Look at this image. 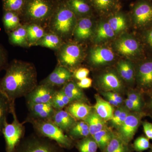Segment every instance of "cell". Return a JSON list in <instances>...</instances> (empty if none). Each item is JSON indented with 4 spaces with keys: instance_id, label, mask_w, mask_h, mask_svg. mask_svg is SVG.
I'll list each match as a JSON object with an SVG mask.
<instances>
[{
    "instance_id": "obj_52",
    "label": "cell",
    "mask_w": 152,
    "mask_h": 152,
    "mask_svg": "<svg viewBox=\"0 0 152 152\" xmlns=\"http://www.w3.org/2000/svg\"><path fill=\"white\" fill-rule=\"evenodd\" d=\"M146 40L148 43L152 48V28L147 33Z\"/></svg>"
},
{
    "instance_id": "obj_23",
    "label": "cell",
    "mask_w": 152,
    "mask_h": 152,
    "mask_svg": "<svg viewBox=\"0 0 152 152\" xmlns=\"http://www.w3.org/2000/svg\"><path fill=\"white\" fill-rule=\"evenodd\" d=\"M9 41L14 45L29 47L28 42L26 25H20L15 29L9 33Z\"/></svg>"
},
{
    "instance_id": "obj_25",
    "label": "cell",
    "mask_w": 152,
    "mask_h": 152,
    "mask_svg": "<svg viewBox=\"0 0 152 152\" xmlns=\"http://www.w3.org/2000/svg\"><path fill=\"white\" fill-rule=\"evenodd\" d=\"M63 45L62 39L56 34L51 31L46 33L45 35L34 46H40L58 50Z\"/></svg>"
},
{
    "instance_id": "obj_8",
    "label": "cell",
    "mask_w": 152,
    "mask_h": 152,
    "mask_svg": "<svg viewBox=\"0 0 152 152\" xmlns=\"http://www.w3.org/2000/svg\"><path fill=\"white\" fill-rule=\"evenodd\" d=\"M57 90L54 87L44 84L37 85L26 96L28 105L51 102Z\"/></svg>"
},
{
    "instance_id": "obj_12",
    "label": "cell",
    "mask_w": 152,
    "mask_h": 152,
    "mask_svg": "<svg viewBox=\"0 0 152 152\" xmlns=\"http://www.w3.org/2000/svg\"><path fill=\"white\" fill-rule=\"evenodd\" d=\"M138 84L141 89L150 91L152 88V60L139 66L137 75Z\"/></svg>"
},
{
    "instance_id": "obj_32",
    "label": "cell",
    "mask_w": 152,
    "mask_h": 152,
    "mask_svg": "<svg viewBox=\"0 0 152 152\" xmlns=\"http://www.w3.org/2000/svg\"><path fill=\"white\" fill-rule=\"evenodd\" d=\"M118 71L121 77L125 80L132 82L134 77V67L130 62L122 61L118 64Z\"/></svg>"
},
{
    "instance_id": "obj_37",
    "label": "cell",
    "mask_w": 152,
    "mask_h": 152,
    "mask_svg": "<svg viewBox=\"0 0 152 152\" xmlns=\"http://www.w3.org/2000/svg\"><path fill=\"white\" fill-rule=\"evenodd\" d=\"M98 146L94 139L87 137L79 142L77 145L80 152H96Z\"/></svg>"
},
{
    "instance_id": "obj_17",
    "label": "cell",
    "mask_w": 152,
    "mask_h": 152,
    "mask_svg": "<svg viewBox=\"0 0 152 152\" xmlns=\"http://www.w3.org/2000/svg\"><path fill=\"white\" fill-rule=\"evenodd\" d=\"M51 121L64 132L69 131L77 123L75 118L63 110H56Z\"/></svg>"
},
{
    "instance_id": "obj_22",
    "label": "cell",
    "mask_w": 152,
    "mask_h": 152,
    "mask_svg": "<svg viewBox=\"0 0 152 152\" xmlns=\"http://www.w3.org/2000/svg\"><path fill=\"white\" fill-rule=\"evenodd\" d=\"M66 1L77 17H87L91 12L92 7L88 0H66Z\"/></svg>"
},
{
    "instance_id": "obj_26",
    "label": "cell",
    "mask_w": 152,
    "mask_h": 152,
    "mask_svg": "<svg viewBox=\"0 0 152 152\" xmlns=\"http://www.w3.org/2000/svg\"><path fill=\"white\" fill-rule=\"evenodd\" d=\"M26 25L29 46L35 45L45 35L46 32L40 25L34 23Z\"/></svg>"
},
{
    "instance_id": "obj_13",
    "label": "cell",
    "mask_w": 152,
    "mask_h": 152,
    "mask_svg": "<svg viewBox=\"0 0 152 152\" xmlns=\"http://www.w3.org/2000/svg\"><path fill=\"white\" fill-rule=\"evenodd\" d=\"M29 110V117L43 120H51L56 110L51 103L28 105Z\"/></svg>"
},
{
    "instance_id": "obj_34",
    "label": "cell",
    "mask_w": 152,
    "mask_h": 152,
    "mask_svg": "<svg viewBox=\"0 0 152 152\" xmlns=\"http://www.w3.org/2000/svg\"><path fill=\"white\" fill-rule=\"evenodd\" d=\"M73 137H87L90 134L88 124L84 121L77 122L69 131Z\"/></svg>"
},
{
    "instance_id": "obj_11",
    "label": "cell",
    "mask_w": 152,
    "mask_h": 152,
    "mask_svg": "<svg viewBox=\"0 0 152 152\" xmlns=\"http://www.w3.org/2000/svg\"><path fill=\"white\" fill-rule=\"evenodd\" d=\"M14 152H58L57 148L48 142L36 138L29 139Z\"/></svg>"
},
{
    "instance_id": "obj_2",
    "label": "cell",
    "mask_w": 152,
    "mask_h": 152,
    "mask_svg": "<svg viewBox=\"0 0 152 152\" xmlns=\"http://www.w3.org/2000/svg\"><path fill=\"white\" fill-rule=\"evenodd\" d=\"M59 2L54 0H26L20 17L29 24L42 26L49 23Z\"/></svg>"
},
{
    "instance_id": "obj_38",
    "label": "cell",
    "mask_w": 152,
    "mask_h": 152,
    "mask_svg": "<svg viewBox=\"0 0 152 152\" xmlns=\"http://www.w3.org/2000/svg\"><path fill=\"white\" fill-rule=\"evenodd\" d=\"M135 150L137 152H142L151 148V145L150 140L146 136H142L136 139L134 143Z\"/></svg>"
},
{
    "instance_id": "obj_6",
    "label": "cell",
    "mask_w": 152,
    "mask_h": 152,
    "mask_svg": "<svg viewBox=\"0 0 152 152\" xmlns=\"http://www.w3.org/2000/svg\"><path fill=\"white\" fill-rule=\"evenodd\" d=\"M58 50V60L60 65L68 69L77 65L83 58V50L81 47L77 44L63 45Z\"/></svg>"
},
{
    "instance_id": "obj_39",
    "label": "cell",
    "mask_w": 152,
    "mask_h": 152,
    "mask_svg": "<svg viewBox=\"0 0 152 152\" xmlns=\"http://www.w3.org/2000/svg\"><path fill=\"white\" fill-rule=\"evenodd\" d=\"M128 99L132 102L143 112L144 108L145 106V103L144 102L142 94L141 93L137 91L131 92L128 95Z\"/></svg>"
},
{
    "instance_id": "obj_7",
    "label": "cell",
    "mask_w": 152,
    "mask_h": 152,
    "mask_svg": "<svg viewBox=\"0 0 152 152\" xmlns=\"http://www.w3.org/2000/svg\"><path fill=\"white\" fill-rule=\"evenodd\" d=\"M146 115L144 112L130 113L122 124L119 127V134L126 144L130 141L135 134L142 119Z\"/></svg>"
},
{
    "instance_id": "obj_14",
    "label": "cell",
    "mask_w": 152,
    "mask_h": 152,
    "mask_svg": "<svg viewBox=\"0 0 152 152\" xmlns=\"http://www.w3.org/2000/svg\"><path fill=\"white\" fill-rule=\"evenodd\" d=\"M117 51L125 56H133L140 50V44L137 40L132 37H124L116 43Z\"/></svg>"
},
{
    "instance_id": "obj_36",
    "label": "cell",
    "mask_w": 152,
    "mask_h": 152,
    "mask_svg": "<svg viewBox=\"0 0 152 152\" xmlns=\"http://www.w3.org/2000/svg\"><path fill=\"white\" fill-rule=\"evenodd\" d=\"M113 134L104 128L92 136L98 146L102 150H104L113 137Z\"/></svg>"
},
{
    "instance_id": "obj_18",
    "label": "cell",
    "mask_w": 152,
    "mask_h": 152,
    "mask_svg": "<svg viewBox=\"0 0 152 152\" xmlns=\"http://www.w3.org/2000/svg\"><path fill=\"white\" fill-rule=\"evenodd\" d=\"M66 111L75 119L85 121L92 111V108L84 102H74L68 105Z\"/></svg>"
},
{
    "instance_id": "obj_1",
    "label": "cell",
    "mask_w": 152,
    "mask_h": 152,
    "mask_svg": "<svg viewBox=\"0 0 152 152\" xmlns=\"http://www.w3.org/2000/svg\"><path fill=\"white\" fill-rule=\"evenodd\" d=\"M37 86V73L33 64L14 61L0 80V92L11 102L26 96Z\"/></svg>"
},
{
    "instance_id": "obj_42",
    "label": "cell",
    "mask_w": 152,
    "mask_h": 152,
    "mask_svg": "<svg viewBox=\"0 0 152 152\" xmlns=\"http://www.w3.org/2000/svg\"><path fill=\"white\" fill-rule=\"evenodd\" d=\"M89 72L88 69L85 68H80L75 71L74 75L75 78L80 81L87 77Z\"/></svg>"
},
{
    "instance_id": "obj_31",
    "label": "cell",
    "mask_w": 152,
    "mask_h": 152,
    "mask_svg": "<svg viewBox=\"0 0 152 152\" xmlns=\"http://www.w3.org/2000/svg\"><path fill=\"white\" fill-rule=\"evenodd\" d=\"M108 23L115 33L122 31L126 27V19L122 13L113 15L109 19Z\"/></svg>"
},
{
    "instance_id": "obj_19",
    "label": "cell",
    "mask_w": 152,
    "mask_h": 152,
    "mask_svg": "<svg viewBox=\"0 0 152 152\" xmlns=\"http://www.w3.org/2000/svg\"><path fill=\"white\" fill-rule=\"evenodd\" d=\"M92 7L100 14L107 15L116 12L120 7L118 0H88Z\"/></svg>"
},
{
    "instance_id": "obj_9",
    "label": "cell",
    "mask_w": 152,
    "mask_h": 152,
    "mask_svg": "<svg viewBox=\"0 0 152 152\" xmlns=\"http://www.w3.org/2000/svg\"><path fill=\"white\" fill-rule=\"evenodd\" d=\"M134 21L138 26L152 23V4L146 0H140L134 6L132 12Z\"/></svg>"
},
{
    "instance_id": "obj_51",
    "label": "cell",
    "mask_w": 152,
    "mask_h": 152,
    "mask_svg": "<svg viewBox=\"0 0 152 152\" xmlns=\"http://www.w3.org/2000/svg\"><path fill=\"white\" fill-rule=\"evenodd\" d=\"M123 109V107H119L114 112L113 116V118L111 120L112 124L115 122L118 119V117L119 116L120 114H121L122 110Z\"/></svg>"
},
{
    "instance_id": "obj_15",
    "label": "cell",
    "mask_w": 152,
    "mask_h": 152,
    "mask_svg": "<svg viewBox=\"0 0 152 152\" xmlns=\"http://www.w3.org/2000/svg\"><path fill=\"white\" fill-rule=\"evenodd\" d=\"M114 53L111 49L105 47H97L91 50L90 59L95 65H102L112 61Z\"/></svg>"
},
{
    "instance_id": "obj_43",
    "label": "cell",
    "mask_w": 152,
    "mask_h": 152,
    "mask_svg": "<svg viewBox=\"0 0 152 152\" xmlns=\"http://www.w3.org/2000/svg\"><path fill=\"white\" fill-rule=\"evenodd\" d=\"M145 135L149 140H152V124L145 121L142 122Z\"/></svg>"
},
{
    "instance_id": "obj_54",
    "label": "cell",
    "mask_w": 152,
    "mask_h": 152,
    "mask_svg": "<svg viewBox=\"0 0 152 152\" xmlns=\"http://www.w3.org/2000/svg\"><path fill=\"white\" fill-rule=\"evenodd\" d=\"M150 152H152V148L151 150V151H150Z\"/></svg>"
},
{
    "instance_id": "obj_27",
    "label": "cell",
    "mask_w": 152,
    "mask_h": 152,
    "mask_svg": "<svg viewBox=\"0 0 152 152\" xmlns=\"http://www.w3.org/2000/svg\"><path fill=\"white\" fill-rule=\"evenodd\" d=\"M84 121L88 126L90 135L92 136L105 128V121L101 118L95 111H92Z\"/></svg>"
},
{
    "instance_id": "obj_28",
    "label": "cell",
    "mask_w": 152,
    "mask_h": 152,
    "mask_svg": "<svg viewBox=\"0 0 152 152\" xmlns=\"http://www.w3.org/2000/svg\"><path fill=\"white\" fill-rule=\"evenodd\" d=\"M3 22L4 27L8 33L15 29L20 25V17L18 14L11 11H4Z\"/></svg>"
},
{
    "instance_id": "obj_16",
    "label": "cell",
    "mask_w": 152,
    "mask_h": 152,
    "mask_svg": "<svg viewBox=\"0 0 152 152\" xmlns=\"http://www.w3.org/2000/svg\"><path fill=\"white\" fill-rule=\"evenodd\" d=\"M93 23L89 17L80 18L76 23L73 34L77 39L84 40L91 35Z\"/></svg>"
},
{
    "instance_id": "obj_48",
    "label": "cell",
    "mask_w": 152,
    "mask_h": 152,
    "mask_svg": "<svg viewBox=\"0 0 152 152\" xmlns=\"http://www.w3.org/2000/svg\"><path fill=\"white\" fill-rule=\"evenodd\" d=\"M58 93L59 95L60 98H61L62 100L64 102L66 106H67L68 105H69L72 102V101L64 93L61 89L58 91Z\"/></svg>"
},
{
    "instance_id": "obj_3",
    "label": "cell",
    "mask_w": 152,
    "mask_h": 152,
    "mask_svg": "<svg viewBox=\"0 0 152 152\" xmlns=\"http://www.w3.org/2000/svg\"><path fill=\"white\" fill-rule=\"evenodd\" d=\"M77 17L68 7L66 0L59 2L49 23L51 31L63 39L73 32Z\"/></svg>"
},
{
    "instance_id": "obj_24",
    "label": "cell",
    "mask_w": 152,
    "mask_h": 152,
    "mask_svg": "<svg viewBox=\"0 0 152 152\" xmlns=\"http://www.w3.org/2000/svg\"><path fill=\"white\" fill-rule=\"evenodd\" d=\"M72 102H84L86 98L82 89L73 82H68L61 89Z\"/></svg>"
},
{
    "instance_id": "obj_40",
    "label": "cell",
    "mask_w": 152,
    "mask_h": 152,
    "mask_svg": "<svg viewBox=\"0 0 152 152\" xmlns=\"http://www.w3.org/2000/svg\"><path fill=\"white\" fill-rule=\"evenodd\" d=\"M51 103L52 106L56 110H62L66 106L64 102L60 98L59 95L58 93V90L52 99Z\"/></svg>"
},
{
    "instance_id": "obj_33",
    "label": "cell",
    "mask_w": 152,
    "mask_h": 152,
    "mask_svg": "<svg viewBox=\"0 0 152 152\" xmlns=\"http://www.w3.org/2000/svg\"><path fill=\"white\" fill-rule=\"evenodd\" d=\"M126 144L119 136L113 134L111 139L105 149V152H126Z\"/></svg>"
},
{
    "instance_id": "obj_30",
    "label": "cell",
    "mask_w": 152,
    "mask_h": 152,
    "mask_svg": "<svg viewBox=\"0 0 152 152\" xmlns=\"http://www.w3.org/2000/svg\"><path fill=\"white\" fill-rule=\"evenodd\" d=\"M115 34L108 22H102L96 30L95 41L100 42L110 39L115 36Z\"/></svg>"
},
{
    "instance_id": "obj_50",
    "label": "cell",
    "mask_w": 152,
    "mask_h": 152,
    "mask_svg": "<svg viewBox=\"0 0 152 152\" xmlns=\"http://www.w3.org/2000/svg\"><path fill=\"white\" fill-rule=\"evenodd\" d=\"M104 95L105 96L106 99H107V101L112 106L116 107H119V104L114 99L111 97L110 96L104 93Z\"/></svg>"
},
{
    "instance_id": "obj_45",
    "label": "cell",
    "mask_w": 152,
    "mask_h": 152,
    "mask_svg": "<svg viewBox=\"0 0 152 152\" xmlns=\"http://www.w3.org/2000/svg\"><path fill=\"white\" fill-rule=\"evenodd\" d=\"M125 104H126V107L129 110L134 112H142V111L138 107L136 104H135L132 102L128 98L125 100Z\"/></svg>"
},
{
    "instance_id": "obj_46",
    "label": "cell",
    "mask_w": 152,
    "mask_h": 152,
    "mask_svg": "<svg viewBox=\"0 0 152 152\" xmlns=\"http://www.w3.org/2000/svg\"><path fill=\"white\" fill-rule=\"evenodd\" d=\"M7 62V57L5 52L2 47L0 45V71L5 66Z\"/></svg>"
},
{
    "instance_id": "obj_35",
    "label": "cell",
    "mask_w": 152,
    "mask_h": 152,
    "mask_svg": "<svg viewBox=\"0 0 152 152\" xmlns=\"http://www.w3.org/2000/svg\"><path fill=\"white\" fill-rule=\"evenodd\" d=\"M26 0H2L4 11H11L20 16Z\"/></svg>"
},
{
    "instance_id": "obj_29",
    "label": "cell",
    "mask_w": 152,
    "mask_h": 152,
    "mask_svg": "<svg viewBox=\"0 0 152 152\" xmlns=\"http://www.w3.org/2000/svg\"><path fill=\"white\" fill-rule=\"evenodd\" d=\"M14 102H11L4 94L0 92V134L4 124L7 121V117L11 113L12 104Z\"/></svg>"
},
{
    "instance_id": "obj_44",
    "label": "cell",
    "mask_w": 152,
    "mask_h": 152,
    "mask_svg": "<svg viewBox=\"0 0 152 152\" xmlns=\"http://www.w3.org/2000/svg\"><path fill=\"white\" fill-rule=\"evenodd\" d=\"M77 84V86L81 89L88 88L91 86L92 80L90 78L86 77L79 81Z\"/></svg>"
},
{
    "instance_id": "obj_47",
    "label": "cell",
    "mask_w": 152,
    "mask_h": 152,
    "mask_svg": "<svg viewBox=\"0 0 152 152\" xmlns=\"http://www.w3.org/2000/svg\"><path fill=\"white\" fill-rule=\"evenodd\" d=\"M110 96L113 98L119 104L122 103L123 102V98L118 95V94L117 93L112 91H107L106 92L104 93Z\"/></svg>"
},
{
    "instance_id": "obj_20",
    "label": "cell",
    "mask_w": 152,
    "mask_h": 152,
    "mask_svg": "<svg viewBox=\"0 0 152 152\" xmlns=\"http://www.w3.org/2000/svg\"><path fill=\"white\" fill-rule=\"evenodd\" d=\"M95 98L96 102L94 106L95 112L105 121H111L114 113L113 106L99 95L96 96Z\"/></svg>"
},
{
    "instance_id": "obj_41",
    "label": "cell",
    "mask_w": 152,
    "mask_h": 152,
    "mask_svg": "<svg viewBox=\"0 0 152 152\" xmlns=\"http://www.w3.org/2000/svg\"><path fill=\"white\" fill-rule=\"evenodd\" d=\"M130 112L129 111V110L126 107H123V109L119 116L118 117V119L115 121L113 123V124L115 126L119 128L122 124L126 118L129 115Z\"/></svg>"
},
{
    "instance_id": "obj_53",
    "label": "cell",
    "mask_w": 152,
    "mask_h": 152,
    "mask_svg": "<svg viewBox=\"0 0 152 152\" xmlns=\"http://www.w3.org/2000/svg\"><path fill=\"white\" fill-rule=\"evenodd\" d=\"M54 1H56L57 2H60L61 1H63V0H54Z\"/></svg>"
},
{
    "instance_id": "obj_5",
    "label": "cell",
    "mask_w": 152,
    "mask_h": 152,
    "mask_svg": "<svg viewBox=\"0 0 152 152\" xmlns=\"http://www.w3.org/2000/svg\"><path fill=\"white\" fill-rule=\"evenodd\" d=\"M11 113L13 118L12 122L9 124L6 121L2 130L5 140L6 152H15L24 133V127L17 118L15 102L12 104Z\"/></svg>"
},
{
    "instance_id": "obj_49",
    "label": "cell",
    "mask_w": 152,
    "mask_h": 152,
    "mask_svg": "<svg viewBox=\"0 0 152 152\" xmlns=\"http://www.w3.org/2000/svg\"><path fill=\"white\" fill-rule=\"evenodd\" d=\"M148 92H149V99L145 104V107L148 110L149 113L152 114V88Z\"/></svg>"
},
{
    "instance_id": "obj_4",
    "label": "cell",
    "mask_w": 152,
    "mask_h": 152,
    "mask_svg": "<svg viewBox=\"0 0 152 152\" xmlns=\"http://www.w3.org/2000/svg\"><path fill=\"white\" fill-rule=\"evenodd\" d=\"M26 121L32 124L34 129L41 136L54 140L61 146L69 148L71 140L64 132L51 120H43L28 117Z\"/></svg>"
},
{
    "instance_id": "obj_10",
    "label": "cell",
    "mask_w": 152,
    "mask_h": 152,
    "mask_svg": "<svg viewBox=\"0 0 152 152\" xmlns=\"http://www.w3.org/2000/svg\"><path fill=\"white\" fill-rule=\"evenodd\" d=\"M72 74L68 68L61 65L57 66L53 71L42 82L44 84L55 87L64 86L70 80Z\"/></svg>"
},
{
    "instance_id": "obj_21",
    "label": "cell",
    "mask_w": 152,
    "mask_h": 152,
    "mask_svg": "<svg viewBox=\"0 0 152 152\" xmlns=\"http://www.w3.org/2000/svg\"><path fill=\"white\" fill-rule=\"evenodd\" d=\"M99 83L102 88L107 91H119L122 86L119 78L112 72L106 73L101 76Z\"/></svg>"
}]
</instances>
